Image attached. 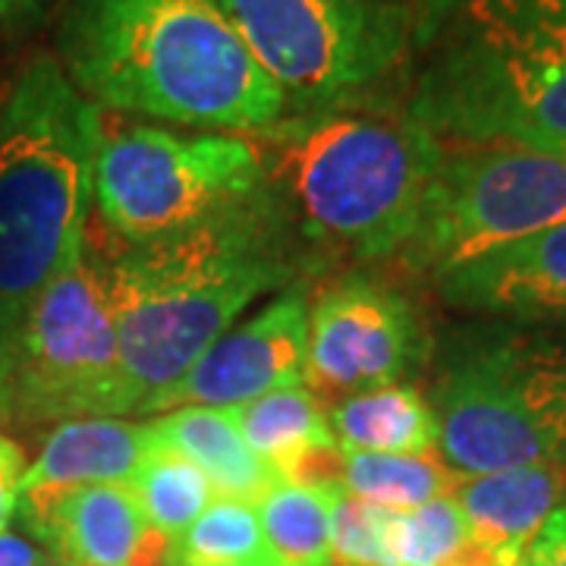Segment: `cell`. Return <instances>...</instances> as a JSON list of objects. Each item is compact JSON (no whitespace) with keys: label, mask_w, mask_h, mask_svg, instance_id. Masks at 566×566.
I'll list each match as a JSON object with an SVG mask.
<instances>
[{"label":"cell","mask_w":566,"mask_h":566,"mask_svg":"<svg viewBox=\"0 0 566 566\" xmlns=\"http://www.w3.org/2000/svg\"><path fill=\"white\" fill-rule=\"evenodd\" d=\"M57 51L98 111L249 136L290 117L218 0H70Z\"/></svg>","instance_id":"6da1fadb"},{"label":"cell","mask_w":566,"mask_h":566,"mask_svg":"<svg viewBox=\"0 0 566 566\" xmlns=\"http://www.w3.org/2000/svg\"><path fill=\"white\" fill-rule=\"evenodd\" d=\"M283 233L262 186L214 221L126 245L104 264L120 334L114 419L145 412L249 305L290 281Z\"/></svg>","instance_id":"7a4b0ae2"},{"label":"cell","mask_w":566,"mask_h":566,"mask_svg":"<svg viewBox=\"0 0 566 566\" xmlns=\"http://www.w3.org/2000/svg\"><path fill=\"white\" fill-rule=\"evenodd\" d=\"M262 186L286 227L356 262L400 255L444 142L409 114L331 107L290 114L255 133Z\"/></svg>","instance_id":"3957f363"},{"label":"cell","mask_w":566,"mask_h":566,"mask_svg":"<svg viewBox=\"0 0 566 566\" xmlns=\"http://www.w3.org/2000/svg\"><path fill=\"white\" fill-rule=\"evenodd\" d=\"M102 111L39 54L0 98V381L41 290L85 249Z\"/></svg>","instance_id":"277c9868"},{"label":"cell","mask_w":566,"mask_h":566,"mask_svg":"<svg viewBox=\"0 0 566 566\" xmlns=\"http://www.w3.org/2000/svg\"><path fill=\"white\" fill-rule=\"evenodd\" d=\"M406 114L438 139L566 151V0H450Z\"/></svg>","instance_id":"5b68a950"},{"label":"cell","mask_w":566,"mask_h":566,"mask_svg":"<svg viewBox=\"0 0 566 566\" xmlns=\"http://www.w3.org/2000/svg\"><path fill=\"white\" fill-rule=\"evenodd\" d=\"M438 447L463 475L566 460V337L491 334L447 356Z\"/></svg>","instance_id":"8992f818"},{"label":"cell","mask_w":566,"mask_h":566,"mask_svg":"<svg viewBox=\"0 0 566 566\" xmlns=\"http://www.w3.org/2000/svg\"><path fill=\"white\" fill-rule=\"evenodd\" d=\"M290 114L349 107L409 51L403 0H218Z\"/></svg>","instance_id":"52a82bcc"},{"label":"cell","mask_w":566,"mask_h":566,"mask_svg":"<svg viewBox=\"0 0 566 566\" xmlns=\"http://www.w3.org/2000/svg\"><path fill=\"white\" fill-rule=\"evenodd\" d=\"M262 189L255 142L221 133H174L145 123L107 129L95 161V205L126 245L214 221Z\"/></svg>","instance_id":"ba28073f"},{"label":"cell","mask_w":566,"mask_h":566,"mask_svg":"<svg viewBox=\"0 0 566 566\" xmlns=\"http://www.w3.org/2000/svg\"><path fill=\"white\" fill-rule=\"evenodd\" d=\"M120 334L104 268L85 243L32 303L0 381V416L20 422L114 419Z\"/></svg>","instance_id":"9c48e42d"},{"label":"cell","mask_w":566,"mask_h":566,"mask_svg":"<svg viewBox=\"0 0 566 566\" xmlns=\"http://www.w3.org/2000/svg\"><path fill=\"white\" fill-rule=\"evenodd\" d=\"M566 221V151L479 145L447 155L400 259L441 277L450 268Z\"/></svg>","instance_id":"30bf717a"},{"label":"cell","mask_w":566,"mask_h":566,"mask_svg":"<svg viewBox=\"0 0 566 566\" xmlns=\"http://www.w3.org/2000/svg\"><path fill=\"white\" fill-rule=\"evenodd\" d=\"M419 356V324L403 293L378 281L334 283L308 312L303 385L322 403L397 385Z\"/></svg>","instance_id":"8fae6325"},{"label":"cell","mask_w":566,"mask_h":566,"mask_svg":"<svg viewBox=\"0 0 566 566\" xmlns=\"http://www.w3.org/2000/svg\"><path fill=\"white\" fill-rule=\"evenodd\" d=\"M308 346V305L303 290H286L259 315L205 349L180 381L155 397L145 412L186 406L237 409L268 390L303 385Z\"/></svg>","instance_id":"7c38bea8"},{"label":"cell","mask_w":566,"mask_h":566,"mask_svg":"<svg viewBox=\"0 0 566 566\" xmlns=\"http://www.w3.org/2000/svg\"><path fill=\"white\" fill-rule=\"evenodd\" d=\"M17 513L70 566H170L174 542L151 526L126 485L32 491Z\"/></svg>","instance_id":"4fadbf2b"},{"label":"cell","mask_w":566,"mask_h":566,"mask_svg":"<svg viewBox=\"0 0 566 566\" xmlns=\"http://www.w3.org/2000/svg\"><path fill=\"white\" fill-rule=\"evenodd\" d=\"M434 281L441 300L460 312L566 322V221L450 268Z\"/></svg>","instance_id":"5bb4252c"},{"label":"cell","mask_w":566,"mask_h":566,"mask_svg":"<svg viewBox=\"0 0 566 566\" xmlns=\"http://www.w3.org/2000/svg\"><path fill=\"white\" fill-rule=\"evenodd\" d=\"M453 497L475 542L504 551L523 566L532 538L566 506V460L472 475L457 485Z\"/></svg>","instance_id":"9a60e30c"},{"label":"cell","mask_w":566,"mask_h":566,"mask_svg":"<svg viewBox=\"0 0 566 566\" xmlns=\"http://www.w3.org/2000/svg\"><path fill=\"white\" fill-rule=\"evenodd\" d=\"M155 450L151 422L126 419H73L61 422L25 465L20 494L70 491L85 485H126L136 465ZM17 494V497H20Z\"/></svg>","instance_id":"2e32d148"},{"label":"cell","mask_w":566,"mask_h":566,"mask_svg":"<svg viewBox=\"0 0 566 566\" xmlns=\"http://www.w3.org/2000/svg\"><path fill=\"white\" fill-rule=\"evenodd\" d=\"M155 447L174 450L182 460L199 465L205 479L223 497L259 504L281 482L277 469L245 444L243 431L230 409L186 406L151 419Z\"/></svg>","instance_id":"e0dca14e"},{"label":"cell","mask_w":566,"mask_h":566,"mask_svg":"<svg viewBox=\"0 0 566 566\" xmlns=\"http://www.w3.org/2000/svg\"><path fill=\"white\" fill-rule=\"evenodd\" d=\"M327 422L346 453H431L438 447L434 409L409 385L353 394L331 409Z\"/></svg>","instance_id":"ac0fdd59"},{"label":"cell","mask_w":566,"mask_h":566,"mask_svg":"<svg viewBox=\"0 0 566 566\" xmlns=\"http://www.w3.org/2000/svg\"><path fill=\"white\" fill-rule=\"evenodd\" d=\"M340 491L277 482L255 504L274 566H331V510Z\"/></svg>","instance_id":"d6986e66"},{"label":"cell","mask_w":566,"mask_h":566,"mask_svg":"<svg viewBox=\"0 0 566 566\" xmlns=\"http://www.w3.org/2000/svg\"><path fill=\"white\" fill-rule=\"evenodd\" d=\"M460 482L463 475L431 453H346L344 491L394 513L453 494Z\"/></svg>","instance_id":"ffe728a7"},{"label":"cell","mask_w":566,"mask_h":566,"mask_svg":"<svg viewBox=\"0 0 566 566\" xmlns=\"http://www.w3.org/2000/svg\"><path fill=\"white\" fill-rule=\"evenodd\" d=\"M245 444L262 460L277 465L305 444L334 441L322 400L305 385H290L268 390L249 403L230 409Z\"/></svg>","instance_id":"44dd1931"},{"label":"cell","mask_w":566,"mask_h":566,"mask_svg":"<svg viewBox=\"0 0 566 566\" xmlns=\"http://www.w3.org/2000/svg\"><path fill=\"white\" fill-rule=\"evenodd\" d=\"M126 488L133 491L145 520L170 542H177L218 494L199 465L164 447L148 450V457L136 465Z\"/></svg>","instance_id":"7402d4cb"},{"label":"cell","mask_w":566,"mask_h":566,"mask_svg":"<svg viewBox=\"0 0 566 566\" xmlns=\"http://www.w3.org/2000/svg\"><path fill=\"white\" fill-rule=\"evenodd\" d=\"M170 564L180 566H274L264 545L255 504L218 494L174 542Z\"/></svg>","instance_id":"603a6c76"},{"label":"cell","mask_w":566,"mask_h":566,"mask_svg":"<svg viewBox=\"0 0 566 566\" xmlns=\"http://www.w3.org/2000/svg\"><path fill=\"white\" fill-rule=\"evenodd\" d=\"M469 523L453 494L394 513L390 551L397 566H441L469 538Z\"/></svg>","instance_id":"cb8c5ba5"},{"label":"cell","mask_w":566,"mask_h":566,"mask_svg":"<svg viewBox=\"0 0 566 566\" xmlns=\"http://www.w3.org/2000/svg\"><path fill=\"white\" fill-rule=\"evenodd\" d=\"M390 526L394 510L340 491L331 510V566H397Z\"/></svg>","instance_id":"d4e9b609"},{"label":"cell","mask_w":566,"mask_h":566,"mask_svg":"<svg viewBox=\"0 0 566 566\" xmlns=\"http://www.w3.org/2000/svg\"><path fill=\"white\" fill-rule=\"evenodd\" d=\"M61 3L63 0H0V32L7 39H22L51 20Z\"/></svg>","instance_id":"484cf974"},{"label":"cell","mask_w":566,"mask_h":566,"mask_svg":"<svg viewBox=\"0 0 566 566\" xmlns=\"http://www.w3.org/2000/svg\"><path fill=\"white\" fill-rule=\"evenodd\" d=\"M523 566H566V506H560L532 538Z\"/></svg>","instance_id":"4316f807"},{"label":"cell","mask_w":566,"mask_h":566,"mask_svg":"<svg viewBox=\"0 0 566 566\" xmlns=\"http://www.w3.org/2000/svg\"><path fill=\"white\" fill-rule=\"evenodd\" d=\"M22 472H25V460H22L20 444H13L7 434H0V532L17 513Z\"/></svg>","instance_id":"83f0119b"},{"label":"cell","mask_w":566,"mask_h":566,"mask_svg":"<svg viewBox=\"0 0 566 566\" xmlns=\"http://www.w3.org/2000/svg\"><path fill=\"white\" fill-rule=\"evenodd\" d=\"M44 554L39 545L17 532H0V566H41Z\"/></svg>","instance_id":"f1b7e54d"},{"label":"cell","mask_w":566,"mask_h":566,"mask_svg":"<svg viewBox=\"0 0 566 566\" xmlns=\"http://www.w3.org/2000/svg\"><path fill=\"white\" fill-rule=\"evenodd\" d=\"M41 566H70V564H63V560H61V564H41Z\"/></svg>","instance_id":"f546056e"},{"label":"cell","mask_w":566,"mask_h":566,"mask_svg":"<svg viewBox=\"0 0 566 566\" xmlns=\"http://www.w3.org/2000/svg\"><path fill=\"white\" fill-rule=\"evenodd\" d=\"M170 566H180V564H170Z\"/></svg>","instance_id":"4dcf8cb0"}]
</instances>
